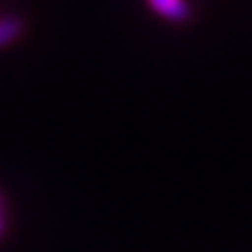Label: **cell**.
<instances>
[{"mask_svg": "<svg viewBox=\"0 0 252 252\" xmlns=\"http://www.w3.org/2000/svg\"><path fill=\"white\" fill-rule=\"evenodd\" d=\"M147 4L160 17L175 21V23H183L191 15V9H189V4L185 0H147Z\"/></svg>", "mask_w": 252, "mask_h": 252, "instance_id": "obj_1", "label": "cell"}, {"mask_svg": "<svg viewBox=\"0 0 252 252\" xmlns=\"http://www.w3.org/2000/svg\"><path fill=\"white\" fill-rule=\"evenodd\" d=\"M23 34V21L17 15H4L0 17V49L13 44Z\"/></svg>", "mask_w": 252, "mask_h": 252, "instance_id": "obj_2", "label": "cell"}, {"mask_svg": "<svg viewBox=\"0 0 252 252\" xmlns=\"http://www.w3.org/2000/svg\"><path fill=\"white\" fill-rule=\"evenodd\" d=\"M0 233H2V217H0Z\"/></svg>", "mask_w": 252, "mask_h": 252, "instance_id": "obj_3", "label": "cell"}]
</instances>
